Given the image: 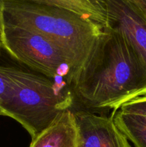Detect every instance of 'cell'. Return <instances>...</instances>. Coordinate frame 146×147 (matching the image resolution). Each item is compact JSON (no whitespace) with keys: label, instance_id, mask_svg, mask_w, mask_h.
Segmentation results:
<instances>
[{"label":"cell","instance_id":"277c9868","mask_svg":"<svg viewBox=\"0 0 146 147\" xmlns=\"http://www.w3.org/2000/svg\"><path fill=\"white\" fill-rule=\"evenodd\" d=\"M0 40L13 59L37 73L70 86L78 72L72 56L47 37L29 30L0 25Z\"/></svg>","mask_w":146,"mask_h":147},{"label":"cell","instance_id":"9c48e42d","mask_svg":"<svg viewBox=\"0 0 146 147\" xmlns=\"http://www.w3.org/2000/svg\"><path fill=\"white\" fill-rule=\"evenodd\" d=\"M114 121L120 131L135 147H146V116L118 110Z\"/></svg>","mask_w":146,"mask_h":147},{"label":"cell","instance_id":"30bf717a","mask_svg":"<svg viewBox=\"0 0 146 147\" xmlns=\"http://www.w3.org/2000/svg\"><path fill=\"white\" fill-rule=\"evenodd\" d=\"M10 90V84L4 66L0 65V106L2 105L7 100Z\"/></svg>","mask_w":146,"mask_h":147},{"label":"cell","instance_id":"7a4b0ae2","mask_svg":"<svg viewBox=\"0 0 146 147\" xmlns=\"http://www.w3.org/2000/svg\"><path fill=\"white\" fill-rule=\"evenodd\" d=\"M0 25L29 30L52 40L72 56L78 72L104 30L70 10L22 0H0Z\"/></svg>","mask_w":146,"mask_h":147},{"label":"cell","instance_id":"4fadbf2b","mask_svg":"<svg viewBox=\"0 0 146 147\" xmlns=\"http://www.w3.org/2000/svg\"><path fill=\"white\" fill-rule=\"evenodd\" d=\"M1 40H0V55H1Z\"/></svg>","mask_w":146,"mask_h":147},{"label":"cell","instance_id":"8fae6325","mask_svg":"<svg viewBox=\"0 0 146 147\" xmlns=\"http://www.w3.org/2000/svg\"><path fill=\"white\" fill-rule=\"evenodd\" d=\"M146 15V0H129Z\"/></svg>","mask_w":146,"mask_h":147},{"label":"cell","instance_id":"6da1fadb","mask_svg":"<svg viewBox=\"0 0 146 147\" xmlns=\"http://www.w3.org/2000/svg\"><path fill=\"white\" fill-rule=\"evenodd\" d=\"M71 86L92 110H113L146 96V65L118 32L105 27Z\"/></svg>","mask_w":146,"mask_h":147},{"label":"cell","instance_id":"ba28073f","mask_svg":"<svg viewBox=\"0 0 146 147\" xmlns=\"http://www.w3.org/2000/svg\"><path fill=\"white\" fill-rule=\"evenodd\" d=\"M66 9L83 16L101 25L107 27L106 0H22Z\"/></svg>","mask_w":146,"mask_h":147},{"label":"cell","instance_id":"52a82bcc","mask_svg":"<svg viewBox=\"0 0 146 147\" xmlns=\"http://www.w3.org/2000/svg\"><path fill=\"white\" fill-rule=\"evenodd\" d=\"M78 132L73 112L65 111L32 138L29 147H77Z\"/></svg>","mask_w":146,"mask_h":147},{"label":"cell","instance_id":"3957f363","mask_svg":"<svg viewBox=\"0 0 146 147\" xmlns=\"http://www.w3.org/2000/svg\"><path fill=\"white\" fill-rule=\"evenodd\" d=\"M4 69L10 90L0 115L18 122L31 139L72 106L71 93L55 80L13 66Z\"/></svg>","mask_w":146,"mask_h":147},{"label":"cell","instance_id":"5b68a950","mask_svg":"<svg viewBox=\"0 0 146 147\" xmlns=\"http://www.w3.org/2000/svg\"><path fill=\"white\" fill-rule=\"evenodd\" d=\"M107 27L128 41L146 65V15L129 0H106Z\"/></svg>","mask_w":146,"mask_h":147},{"label":"cell","instance_id":"8992f818","mask_svg":"<svg viewBox=\"0 0 146 147\" xmlns=\"http://www.w3.org/2000/svg\"><path fill=\"white\" fill-rule=\"evenodd\" d=\"M110 116L87 111L74 112L78 132L77 147H131L124 134Z\"/></svg>","mask_w":146,"mask_h":147},{"label":"cell","instance_id":"7c38bea8","mask_svg":"<svg viewBox=\"0 0 146 147\" xmlns=\"http://www.w3.org/2000/svg\"><path fill=\"white\" fill-rule=\"evenodd\" d=\"M143 109H144L145 113L146 114V96L144 99V101H143Z\"/></svg>","mask_w":146,"mask_h":147}]
</instances>
